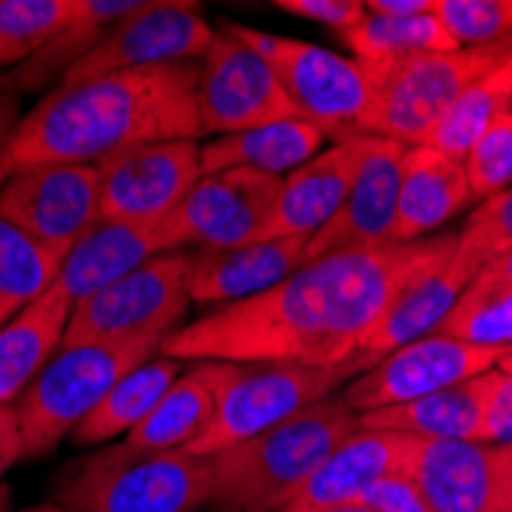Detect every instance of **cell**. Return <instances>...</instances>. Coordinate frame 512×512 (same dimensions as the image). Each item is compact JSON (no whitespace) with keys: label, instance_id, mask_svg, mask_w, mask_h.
I'll use <instances>...</instances> for the list:
<instances>
[{"label":"cell","instance_id":"6da1fadb","mask_svg":"<svg viewBox=\"0 0 512 512\" xmlns=\"http://www.w3.org/2000/svg\"><path fill=\"white\" fill-rule=\"evenodd\" d=\"M457 234L350 246L301 264L283 283L175 329L160 356L194 362H298L356 368L365 335L411 276L439 261Z\"/></svg>","mask_w":512,"mask_h":512},{"label":"cell","instance_id":"7a4b0ae2","mask_svg":"<svg viewBox=\"0 0 512 512\" xmlns=\"http://www.w3.org/2000/svg\"><path fill=\"white\" fill-rule=\"evenodd\" d=\"M197 83L200 62L59 83L19 120L13 172L43 163L99 166L138 145L197 142Z\"/></svg>","mask_w":512,"mask_h":512},{"label":"cell","instance_id":"3957f363","mask_svg":"<svg viewBox=\"0 0 512 512\" xmlns=\"http://www.w3.org/2000/svg\"><path fill=\"white\" fill-rule=\"evenodd\" d=\"M359 430L341 396H329L289 421L212 454L215 512H283L319 463Z\"/></svg>","mask_w":512,"mask_h":512},{"label":"cell","instance_id":"277c9868","mask_svg":"<svg viewBox=\"0 0 512 512\" xmlns=\"http://www.w3.org/2000/svg\"><path fill=\"white\" fill-rule=\"evenodd\" d=\"M53 500L68 512H197L212 500V460L108 445L65 467Z\"/></svg>","mask_w":512,"mask_h":512},{"label":"cell","instance_id":"5b68a950","mask_svg":"<svg viewBox=\"0 0 512 512\" xmlns=\"http://www.w3.org/2000/svg\"><path fill=\"white\" fill-rule=\"evenodd\" d=\"M206 375L215 393V411L206 433L184 451L212 457L230 445L246 442L276 424L289 421L304 408L329 399L347 378L359 371L316 368L298 362H209Z\"/></svg>","mask_w":512,"mask_h":512},{"label":"cell","instance_id":"8992f818","mask_svg":"<svg viewBox=\"0 0 512 512\" xmlns=\"http://www.w3.org/2000/svg\"><path fill=\"white\" fill-rule=\"evenodd\" d=\"M160 347V338L62 347L13 405L22 457L37 460L50 454L86 421L123 375L157 356Z\"/></svg>","mask_w":512,"mask_h":512},{"label":"cell","instance_id":"52a82bcc","mask_svg":"<svg viewBox=\"0 0 512 512\" xmlns=\"http://www.w3.org/2000/svg\"><path fill=\"white\" fill-rule=\"evenodd\" d=\"M512 53V40L470 46L451 53H421L390 65L371 80V108L362 117V135L390 138L399 145H421L436 117L470 89L488 77Z\"/></svg>","mask_w":512,"mask_h":512},{"label":"cell","instance_id":"ba28073f","mask_svg":"<svg viewBox=\"0 0 512 512\" xmlns=\"http://www.w3.org/2000/svg\"><path fill=\"white\" fill-rule=\"evenodd\" d=\"M230 34L270 65L279 86L286 89L301 120L319 126L325 135H353L371 108V83L353 59H344L325 46L267 34L240 22H221Z\"/></svg>","mask_w":512,"mask_h":512},{"label":"cell","instance_id":"9c48e42d","mask_svg":"<svg viewBox=\"0 0 512 512\" xmlns=\"http://www.w3.org/2000/svg\"><path fill=\"white\" fill-rule=\"evenodd\" d=\"M184 270H188V249L163 252L108 289L89 295L71 310L62 347L138 338L166 341L175 329H181V319L191 307Z\"/></svg>","mask_w":512,"mask_h":512},{"label":"cell","instance_id":"30bf717a","mask_svg":"<svg viewBox=\"0 0 512 512\" xmlns=\"http://www.w3.org/2000/svg\"><path fill=\"white\" fill-rule=\"evenodd\" d=\"M283 178L258 169H221L200 175L160 230L178 249H234L261 243Z\"/></svg>","mask_w":512,"mask_h":512},{"label":"cell","instance_id":"8fae6325","mask_svg":"<svg viewBox=\"0 0 512 512\" xmlns=\"http://www.w3.org/2000/svg\"><path fill=\"white\" fill-rule=\"evenodd\" d=\"M197 111L203 135L215 138L298 117L270 65L224 25L200 59Z\"/></svg>","mask_w":512,"mask_h":512},{"label":"cell","instance_id":"7c38bea8","mask_svg":"<svg viewBox=\"0 0 512 512\" xmlns=\"http://www.w3.org/2000/svg\"><path fill=\"white\" fill-rule=\"evenodd\" d=\"M0 215L56 255L102 218V188L96 166L43 163L16 169L0 191Z\"/></svg>","mask_w":512,"mask_h":512},{"label":"cell","instance_id":"4fadbf2b","mask_svg":"<svg viewBox=\"0 0 512 512\" xmlns=\"http://www.w3.org/2000/svg\"><path fill=\"white\" fill-rule=\"evenodd\" d=\"M503 353L506 350L497 347H476L445 335H427L387 353L368 371L356 375L344 387L341 402L353 414L405 405L445 387L463 384L476 375H485L500 362Z\"/></svg>","mask_w":512,"mask_h":512},{"label":"cell","instance_id":"5bb4252c","mask_svg":"<svg viewBox=\"0 0 512 512\" xmlns=\"http://www.w3.org/2000/svg\"><path fill=\"white\" fill-rule=\"evenodd\" d=\"M215 31L200 4L181 0H145V7L123 19L96 50L83 56L59 83H77L129 68L172 62H197L206 56Z\"/></svg>","mask_w":512,"mask_h":512},{"label":"cell","instance_id":"9a60e30c","mask_svg":"<svg viewBox=\"0 0 512 512\" xmlns=\"http://www.w3.org/2000/svg\"><path fill=\"white\" fill-rule=\"evenodd\" d=\"M96 169L102 218L129 224H160L203 175L197 142L138 145Z\"/></svg>","mask_w":512,"mask_h":512},{"label":"cell","instance_id":"2e32d148","mask_svg":"<svg viewBox=\"0 0 512 512\" xmlns=\"http://www.w3.org/2000/svg\"><path fill=\"white\" fill-rule=\"evenodd\" d=\"M362 135V132H359ZM405 145L378 135H362V157L350 194L335 218L307 243V261L350 246H387L396 243V197L399 163Z\"/></svg>","mask_w":512,"mask_h":512},{"label":"cell","instance_id":"e0dca14e","mask_svg":"<svg viewBox=\"0 0 512 512\" xmlns=\"http://www.w3.org/2000/svg\"><path fill=\"white\" fill-rule=\"evenodd\" d=\"M405 473L430 512H509L497 448L460 439H411Z\"/></svg>","mask_w":512,"mask_h":512},{"label":"cell","instance_id":"ac0fdd59","mask_svg":"<svg viewBox=\"0 0 512 512\" xmlns=\"http://www.w3.org/2000/svg\"><path fill=\"white\" fill-rule=\"evenodd\" d=\"M307 237L261 240L234 249H188L184 289L191 304H237L255 298L307 264Z\"/></svg>","mask_w":512,"mask_h":512},{"label":"cell","instance_id":"d6986e66","mask_svg":"<svg viewBox=\"0 0 512 512\" xmlns=\"http://www.w3.org/2000/svg\"><path fill=\"white\" fill-rule=\"evenodd\" d=\"M476 276L479 270L463 255H457V243H454L439 261L424 267L402 286V292L375 322V329L365 335L359 362L371 368L387 353L411 341H421L427 335H436L439 322L448 316L460 292L467 289Z\"/></svg>","mask_w":512,"mask_h":512},{"label":"cell","instance_id":"ffe728a7","mask_svg":"<svg viewBox=\"0 0 512 512\" xmlns=\"http://www.w3.org/2000/svg\"><path fill=\"white\" fill-rule=\"evenodd\" d=\"M362 157V135H341L329 151L283 175L264 240L313 237L344 206Z\"/></svg>","mask_w":512,"mask_h":512},{"label":"cell","instance_id":"44dd1931","mask_svg":"<svg viewBox=\"0 0 512 512\" xmlns=\"http://www.w3.org/2000/svg\"><path fill=\"white\" fill-rule=\"evenodd\" d=\"M408 451V436L359 427L353 436L335 445V451L319 463L316 473L301 485V491L283 506V512H322L332 506L356 503L375 482L402 473L408 463Z\"/></svg>","mask_w":512,"mask_h":512},{"label":"cell","instance_id":"7402d4cb","mask_svg":"<svg viewBox=\"0 0 512 512\" xmlns=\"http://www.w3.org/2000/svg\"><path fill=\"white\" fill-rule=\"evenodd\" d=\"M172 252L160 224H129L99 218L86 234L68 249L53 289H59L74 307L108 289L126 273L148 264L151 258Z\"/></svg>","mask_w":512,"mask_h":512},{"label":"cell","instance_id":"603a6c76","mask_svg":"<svg viewBox=\"0 0 512 512\" xmlns=\"http://www.w3.org/2000/svg\"><path fill=\"white\" fill-rule=\"evenodd\" d=\"M470 203L473 194L460 160H451L427 145H408L402 151L393 230L396 243L424 240L430 230L451 221Z\"/></svg>","mask_w":512,"mask_h":512},{"label":"cell","instance_id":"cb8c5ba5","mask_svg":"<svg viewBox=\"0 0 512 512\" xmlns=\"http://www.w3.org/2000/svg\"><path fill=\"white\" fill-rule=\"evenodd\" d=\"M71 310L74 304L50 286L0 325V405H16L43 365L62 350Z\"/></svg>","mask_w":512,"mask_h":512},{"label":"cell","instance_id":"d4e9b609","mask_svg":"<svg viewBox=\"0 0 512 512\" xmlns=\"http://www.w3.org/2000/svg\"><path fill=\"white\" fill-rule=\"evenodd\" d=\"M325 138L329 135L319 126L301 117L267 123L246 132H230L200 145V169L203 175L221 169H258L283 178V172L289 175L292 169L313 160L322 151Z\"/></svg>","mask_w":512,"mask_h":512},{"label":"cell","instance_id":"484cf974","mask_svg":"<svg viewBox=\"0 0 512 512\" xmlns=\"http://www.w3.org/2000/svg\"><path fill=\"white\" fill-rule=\"evenodd\" d=\"M482 393H485V375H476L470 381L445 387L424 399L365 411V414H359V427L384 430V433H396V436H408V439L479 442Z\"/></svg>","mask_w":512,"mask_h":512},{"label":"cell","instance_id":"4316f807","mask_svg":"<svg viewBox=\"0 0 512 512\" xmlns=\"http://www.w3.org/2000/svg\"><path fill=\"white\" fill-rule=\"evenodd\" d=\"M145 7V0H74L71 22L34 53L19 68L7 71L19 92H34L50 86L56 77L62 80L83 56H89L96 46L132 13Z\"/></svg>","mask_w":512,"mask_h":512},{"label":"cell","instance_id":"83f0119b","mask_svg":"<svg viewBox=\"0 0 512 512\" xmlns=\"http://www.w3.org/2000/svg\"><path fill=\"white\" fill-rule=\"evenodd\" d=\"M178 375H181V359L160 356V353L142 365H135L71 433V442L89 448V445H102L114 436L132 433L166 396V390L178 381Z\"/></svg>","mask_w":512,"mask_h":512},{"label":"cell","instance_id":"f1b7e54d","mask_svg":"<svg viewBox=\"0 0 512 512\" xmlns=\"http://www.w3.org/2000/svg\"><path fill=\"white\" fill-rule=\"evenodd\" d=\"M212 411V381L206 375V362H197L194 368L181 371L154 411L132 433H126L123 442L145 451H184L206 433Z\"/></svg>","mask_w":512,"mask_h":512},{"label":"cell","instance_id":"f546056e","mask_svg":"<svg viewBox=\"0 0 512 512\" xmlns=\"http://www.w3.org/2000/svg\"><path fill=\"white\" fill-rule=\"evenodd\" d=\"M344 43L353 50L356 56L353 62L362 68L368 83L408 56L460 50L436 13L408 16V19L365 13V19L344 34Z\"/></svg>","mask_w":512,"mask_h":512},{"label":"cell","instance_id":"4dcf8cb0","mask_svg":"<svg viewBox=\"0 0 512 512\" xmlns=\"http://www.w3.org/2000/svg\"><path fill=\"white\" fill-rule=\"evenodd\" d=\"M436 335L476 344V347H512V286L500 279L479 273L473 283L460 292L448 316L439 322Z\"/></svg>","mask_w":512,"mask_h":512},{"label":"cell","instance_id":"1f68e13d","mask_svg":"<svg viewBox=\"0 0 512 512\" xmlns=\"http://www.w3.org/2000/svg\"><path fill=\"white\" fill-rule=\"evenodd\" d=\"M62 255L31 240L25 230L0 215V307L19 313L56 283Z\"/></svg>","mask_w":512,"mask_h":512},{"label":"cell","instance_id":"d6a6232c","mask_svg":"<svg viewBox=\"0 0 512 512\" xmlns=\"http://www.w3.org/2000/svg\"><path fill=\"white\" fill-rule=\"evenodd\" d=\"M506 111H512V96H506L500 86H494L491 77H482L470 89H463L436 117V123L427 129L421 145L436 148L445 157L463 163V157H467L470 148L485 135V129Z\"/></svg>","mask_w":512,"mask_h":512},{"label":"cell","instance_id":"836d02e7","mask_svg":"<svg viewBox=\"0 0 512 512\" xmlns=\"http://www.w3.org/2000/svg\"><path fill=\"white\" fill-rule=\"evenodd\" d=\"M74 16V0H0V68H19Z\"/></svg>","mask_w":512,"mask_h":512},{"label":"cell","instance_id":"e575fe53","mask_svg":"<svg viewBox=\"0 0 512 512\" xmlns=\"http://www.w3.org/2000/svg\"><path fill=\"white\" fill-rule=\"evenodd\" d=\"M436 16L460 50L512 40V0H436Z\"/></svg>","mask_w":512,"mask_h":512},{"label":"cell","instance_id":"d590c367","mask_svg":"<svg viewBox=\"0 0 512 512\" xmlns=\"http://www.w3.org/2000/svg\"><path fill=\"white\" fill-rule=\"evenodd\" d=\"M473 200H488L512 188V111L500 114L463 157Z\"/></svg>","mask_w":512,"mask_h":512},{"label":"cell","instance_id":"8d00e7d4","mask_svg":"<svg viewBox=\"0 0 512 512\" xmlns=\"http://www.w3.org/2000/svg\"><path fill=\"white\" fill-rule=\"evenodd\" d=\"M506 249H512V188L482 200L470 212L467 227L457 234V255L467 258L476 270Z\"/></svg>","mask_w":512,"mask_h":512},{"label":"cell","instance_id":"74e56055","mask_svg":"<svg viewBox=\"0 0 512 512\" xmlns=\"http://www.w3.org/2000/svg\"><path fill=\"white\" fill-rule=\"evenodd\" d=\"M479 442H485V445H512V381L497 368L485 371Z\"/></svg>","mask_w":512,"mask_h":512},{"label":"cell","instance_id":"f35d334b","mask_svg":"<svg viewBox=\"0 0 512 512\" xmlns=\"http://www.w3.org/2000/svg\"><path fill=\"white\" fill-rule=\"evenodd\" d=\"M273 7L283 13H292L298 19H310L325 28H335V31H341V37L365 19L362 0H276Z\"/></svg>","mask_w":512,"mask_h":512},{"label":"cell","instance_id":"ab89813d","mask_svg":"<svg viewBox=\"0 0 512 512\" xmlns=\"http://www.w3.org/2000/svg\"><path fill=\"white\" fill-rule=\"evenodd\" d=\"M362 503H368L375 512H430L421 491H417L405 470L371 485L362 494Z\"/></svg>","mask_w":512,"mask_h":512},{"label":"cell","instance_id":"60d3db41","mask_svg":"<svg viewBox=\"0 0 512 512\" xmlns=\"http://www.w3.org/2000/svg\"><path fill=\"white\" fill-rule=\"evenodd\" d=\"M22 120V92L7 74H0V191L13 175V138Z\"/></svg>","mask_w":512,"mask_h":512},{"label":"cell","instance_id":"b9f144b4","mask_svg":"<svg viewBox=\"0 0 512 512\" xmlns=\"http://www.w3.org/2000/svg\"><path fill=\"white\" fill-rule=\"evenodd\" d=\"M16 460H22V436L16 424V411L13 405H0V482H4Z\"/></svg>","mask_w":512,"mask_h":512},{"label":"cell","instance_id":"7bdbcfd3","mask_svg":"<svg viewBox=\"0 0 512 512\" xmlns=\"http://www.w3.org/2000/svg\"><path fill=\"white\" fill-rule=\"evenodd\" d=\"M365 13L393 16V19H408V16L436 13V0H368V4H365Z\"/></svg>","mask_w":512,"mask_h":512},{"label":"cell","instance_id":"ee69618b","mask_svg":"<svg viewBox=\"0 0 512 512\" xmlns=\"http://www.w3.org/2000/svg\"><path fill=\"white\" fill-rule=\"evenodd\" d=\"M497 448V470H500V491L506 500V509L512 512V445H494Z\"/></svg>","mask_w":512,"mask_h":512},{"label":"cell","instance_id":"f6af8a7d","mask_svg":"<svg viewBox=\"0 0 512 512\" xmlns=\"http://www.w3.org/2000/svg\"><path fill=\"white\" fill-rule=\"evenodd\" d=\"M479 273H488V276L500 279V283H509L512 286V249H506L497 258H491Z\"/></svg>","mask_w":512,"mask_h":512},{"label":"cell","instance_id":"bcb514c9","mask_svg":"<svg viewBox=\"0 0 512 512\" xmlns=\"http://www.w3.org/2000/svg\"><path fill=\"white\" fill-rule=\"evenodd\" d=\"M488 77H491V83H494V86H500V89L506 92V96H512V53H509V56H506V59H503V62H500Z\"/></svg>","mask_w":512,"mask_h":512},{"label":"cell","instance_id":"7dc6e473","mask_svg":"<svg viewBox=\"0 0 512 512\" xmlns=\"http://www.w3.org/2000/svg\"><path fill=\"white\" fill-rule=\"evenodd\" d=\"M322 512H375L368 503L356 500V503H344V506H332V509H322Z\"/></svg>","mask_w":512,"mask_h":512},{"label":"cell","instance_id":"c3c4849f","mask_svg":"<svg viewBox=\"0 0 512 512\" xmlns=\"http://www.w3.org/2000/svg\"><path fill=\"white\" fill-rule=\"evenodd\" d=\"M19 512H68V509H65V506H59L56 500H46V503L28 506V509H19Z\"/></svg>","mask_w":512,"mask_h":512},{"label":"cell","instance_id":"681fc988","mask_svg":"<svg viewBox=\"0 0 512 512\" xmlns=\"http://www.w3.org/2000/svg\"><path fill=\"white\" fill-rule=\"evenodd\" d=\"M0 512H13V491L4 482H0Z\"/></svg>","mask_w":512,"mask_h":512},{"label":"cell","instance_id":"f907efd6","mask_svg":"<svg viewBox=\"0 0 512 512\" xmlns=\"http://www.w3.org/2000/svg\"><path fill=\"white\" fill-rule=\"evenodd\" d=\"M494 368H497V371H503V375H506V378L512 381V347H509V350H506V353L500 356V362H497Z\"/></svg>","mask_w":512,"mask_h":512},{"label":"cell","instance_id":"816d5d0a","mask_svg":"<svg viewBox=\"0 0 512 512\" xmlns=\"http://www.w3.org/2000/svg\"><path fill=\"white\" fill-rule=\"evenodd\" d=\"M10 316H13V313H10V310H4V307H0V325H4V322H7V319H10Z\"/></svg>","mask_w":512,"mask_h":512}]
</instances>
